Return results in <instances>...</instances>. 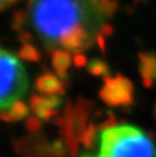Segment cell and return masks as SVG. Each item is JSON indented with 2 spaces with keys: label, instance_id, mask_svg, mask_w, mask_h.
Masks as SVG:
<instances>
[{
  "label": "cell",
  "instance_id": "cell-1",
  "mask_svg": "<svg viewBox=\"0 0 156 157\" xmlns=\"http://www.w3.org/2000/svg\"><path fill=\"white\" fill-rule=\"evenodd\" d=\"M104 17L101 0H29L31 26L48 48L60 45L77 31L97 38Z\"/></svg>",
  "mask_w": 156,
  "mask_h": 157
},
{
  "label": "cell",
  "instance_id": "cell-2",
  "mask_svg": "<svg viewBox=\"0 0 156 157\" xmlns=\"http://www.w3.org/2000/svg\"><path fill=\"white\" fill-rule=\"evenodd\" d=\"M97 152L81 157H156V146L142 130L133 125H112L101 129Z\"/></svg>",
  "mask_w": 156,
  "mask_h": 157
},
{
  "label": "cell",
  "instance_id": "cell-3",
  "mask_svg": "<svg viewBox=\"0 0 156 157\" xmlns=\"http://www.w3.org/2000/svg\"><path fill=\"white\" fill-rule=\"evenodd\" d=\"M27 74L20 60L0 48V110L9 108L26 93Z\"/></svg>",
  "mask_w": 156,
  "mask_h": 157
},
{
  "label": "cell",
  "instance_id": "cell-4",
  "mask_svg": "<svg viewBox=\"0 0 156 157\" xmlns=\"http://www.w3.org/2000/svg\"><path fill=\"white\" fill-rule=\"evenodd\" d=\"M92 102L80 98L75 105L70 103L65 108L61 117L55 121L59 125L61 139L65 141L70 157H76L77 147L81 142V136L87 128V119L91 113Z\"/></svg>",
  "mask_w": 156,
  "mask_h": 157
},
{
  "label": "cell",
  "instance_id": "cell-5",
  "mask_svg": "<svg viewBox=\"0 0 156 157\" xmlns=\"http://www.w3.org/2000/svg\"><path fill=\"white\" fill-rule=\"evenodd\" d=\"M101 99L113 108H128L134 102V87L129 78L123 75L106 77L99 91Z\"/></svg>",
  "mask_w": 156,
  "mask_h": 157
},
{
  "label": "cell",
  "instance_id": "cell-6",
  "mask_svg": "<svg viewBox=\"0 0 156 157\" xmlns=\"http://www.w3.org/2000/svg\"><path fill=\"white\" fill-rule=\"evenodd\" d=\"M15 150L22 157H48L49 142L36 132L14 141Z\"/></svg>",
  "mask_w": 156,
  "mask_h": 157
},
{
  "label": "cell",
  "instance_id": "cell-7",
  "mask_svg": "<svg viewBox=\"0 0 156 157\" xmlns=\"http://www.w3.org/2000/svg\"><path fill=\"white\" fill-rule=\"evenodd\" d=\"M29 105L33 113L41 120H49L59 112L60 107L63 105V99L58 94H33L29 99Z\"/></svg>",
  "mask_w": 156,
  "mask_h": 157
},
{
  "label": "cell",
  "instance_id": "cell-8",
  "mask_svg": "<svg viewBox=\"0 0 156 157\" xmlns=\"http://www.w3.org/2000/svg\"><path fill=\"white\" fill-rule=\"evenodd\" d=\"M139 58V74L142 83L146 88L152 87L156 83V53L155 52H141Z\"/></svg>",
  "mask_w": 156,
  "mask_h": 157
},
{
  "label": "cell",
  "instance_id": "cell-9",
  "mask_svg": "<svg viewBox=\"0 0 156 157\" xmlns=\"http://www.w3.org/2000/svg\"><path fill=\"white\" fill-rule=\"evenodd\" d=\"M36 88L43 94H63L65 92L63 80L52 72H44L36 80Z\"/></svg>",
  "mask_w": 156,
  "mask_h": 157
},
{
  "label": "cell",
  "instance_id": "cell-10",
  "mask_svg": "<svg viewBox=\"0 0 156 157\" xmlns=\"http://www.w3.org/2000/svg\"><path fill=\"white\" fill-rule=\"evenodd\" d=\"M71 65V55L68 50L64 49H55L52 54V66L57 75L65 80L68 76V70Z\"/></svg>",
  "mask_w": 156,
  "mask_h": 157
},
{
  "label": "cell",
  "instance_id": "cell-11",
  "mask_svg": "<svg viewBox=\"0 0 156 157\" xmlns=\"http://www.w3.org/2000/svg\"><path fill=\"white\" fill-rule=\"evenodd\" d=\"M29 113L28 105L22 101H16L9 108L0 110V119L4 121H18L25 119Z\"/></svg>",
  "mask_w": 156,
  "mask_h": 157
},
{
  "label": "cell",
  "instance_id": "cell-12",
  "mask_svg": "<svg viewBox=\"0 0 156 157\" xmlns=\"http://www.w3.org/2000/svg\"><path fill=\"white\" fill-rule=\"evenodd\" d=\"M101 131V126L99 125H95V124H88L86 130L84 131L82 136H81V144L86 147V148H92L95 142L97 141V137L99 135Z\"/></svg>",
  "mask_w": 156,
  "mask_h": 157
},
{
  "label": "cell",
  "instance_id": "cell-13",
  "mask_svg": "<svg viewBox=\"0 0 156 157\" xmlns=\"http://www.w3.org/2000/svg\"><path fill=\"white\" fill-rule=\"evenodd\" d=\"M18 55L21 59L23 60H27V61H39L41 60V54L37 50V48L32 44V43H28V42H25L18 52Z\"/></svg>",
  "mask_w": 156,
  "mask_h": 157
},
{
  "label": "cell",
  "instance_id": "cell-14",
  "mask_svg": "<svg viewBox=\"0 0 156 157\" xmlns=\"http://www.w3.org/2000/svg\"><path fill=\"white\" fill-rule=\"evenodd\" d=\"M87 69H88V72L92 74L93 76L108 77V75H109V67H108L107 63L103 61L102 59H92L88 63Z\"/></svg>",
  "mask_w": 156,
  "mask_h": 157
},
{
  "label": "cell",
  "instance_id": "cell-15",
  "mask_svg": "<svg viewBox=\"0 0 156 157\" xmlns=\"http://www.w3.org/2000/svg\"><path fill=\"white\" fill-rule=\"evenodd\" d=\"M66 153H69V151H68V146L63 139L54 140L53 142L49 144L48 157H65Z\"/></svg>",
  "mask_w": 156,
  "mask_h": 157
},
{
  "label": "cell",
  "instance_id": "cell-16",
  "mask_svg": "<svg viewBox=\"0 0 156 157\" xmlns=\"http://www.w3.org/2000/svg\"><path fill=\"white\" fill-rule=\"evenodd\" d=\"M26 128L28 131H31L32 134L34 132H38L42 128V120L37 117V115H33V117H29L26 121Z\"/></svg>",
  "mask_w": 156,
  "mask_h": 157
},
{
  "label": "cell",
  "instance_id": "cell-17",
  "mask_svg": "<svg viewBox=\"0 0 156 157\" xmlns=\"http://www.w3.org/2000/svg\"><path fill=\"white\" fill-rule=\"evenodd\" d=\"M74 64H75L76 67H82V66H85L87 64V59H86V56L84 54L76 53L75 56H74Z\"/></svg>",
  "mask_w": 156,
  "mask_h": 157
},
{
  "label": "cell",
  "instance_id": "cell-18",
  "mask_svg": "<svg viewBox=\"0 0 156 157\" xmlns=\"http://www.w3.org/2000/svg\"><path fill=\"white\" fill-rule=\"evenodd\" d=\"M17 0H0V11L1 10H5L6 7L11 6L12 4H15Z\"/></svg>",
  "mask_w": 156,
  "mask_h": 157
},
{
  "label": "cell",
  "instance_id": "cell-19",
  "mask_svg": "<svg viewBox=\"0 0 156 157\" xmlns=\"http://www.w3.org/2000/svg\"><path fill=\"white\" fill-rule=\"evenodd\" d=\"M154 114H155V118H156V105H155V109H154Z\"/></svg>",
  "mask_w": 156,
  "mask_h": 157
},
{
  "label": "cell",
  "instance_id": "cell-20",
  "mask_svg": "<svg viewBox=\"0 0 156 157\" xmlns=\"http://www.w3.org/2000/svg\"><path fill=\"white\" fill-rule=\"evenodd\" d=\"M135 1H139V0H135Z\"/></svg>",
  "mask_w": 156,
  "mask_h": 157
}]
</instances>
